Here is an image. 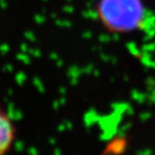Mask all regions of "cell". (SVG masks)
Here are the masks:
<instances>
[{
	"mask_svg": "<svg viewBox=\"0 0 155 155\" xmlns=\"http://www.w3.org/2000/svg\"><path fill=\"white\" fill-rule=\"evenodd\" d=\"M142 0H99L97 16L101 24L113 33H130L137 30L145 19Z\"/></svg>",
	"mask_w": 155,
	"mask_h": 155,
	"instance_id": "cell-1",
	"label": "cell"
},
{
	"mask_svg": "<svg viewBox=\"0 0 155 155\" xmlns=\"http://www.w3.org/2000/svg\"><path fill=\"white\" fill-rule=\"evenodd\" d=\"M15 129L7 113L0 107V155L6 153L13 144Z\"/></svg>",
	"mask_w": 155,
	"mask_h": 155,
	"instance_id": "cell-2",
	"label": "cell"
}]
</instances>
